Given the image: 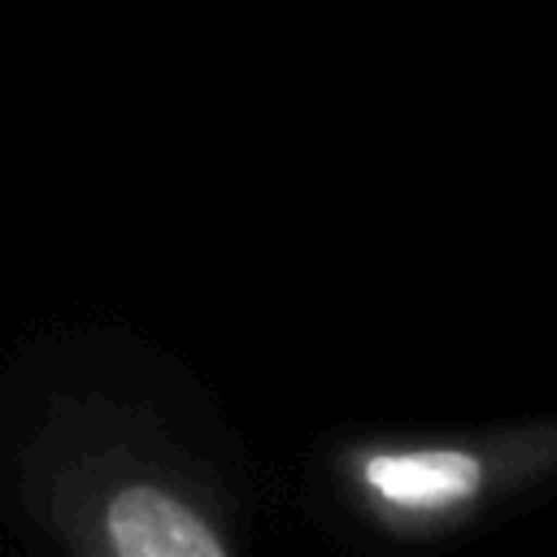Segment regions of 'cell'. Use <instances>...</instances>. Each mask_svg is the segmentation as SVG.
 Instances as JSON below:
<instances>
[{
	"instance_id": "7a4b0ae2",
	"label": "cell",
	"mask_w": 557,
	"mask_h": 557,
	"mask_svg": "<svg viewBox=\"0 0 557 557\" xmlns=\"http://www.w3.org/2000/svg\"><path fill=\"white\" fill-rule=\"evenodd\" d=\"M366 479L379 496L413 509L448 505L474 492L479 466L466 453H387L366 466Z\"/></svg>"
},
{
	"instance_id": "6da1fadb",
	"label": "cell",
	"mask_w": 557,
	"mask_h": 557,
	"mask_svg": "<svg viewBox=\"0 0 557 557\" xmlns=\"http://www.w3.org/2000/svg\"><path fill=\"white\" fill-rule=\"evenodd\" d=\"M109 535L122 557H222L205 522L157 487H126L109 505Z\"/></svg>"
}]
</instances>
